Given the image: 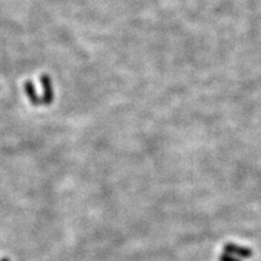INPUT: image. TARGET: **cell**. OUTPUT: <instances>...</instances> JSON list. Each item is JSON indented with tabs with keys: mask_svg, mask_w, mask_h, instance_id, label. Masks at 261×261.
Listing matches in <instances>:
<instances>
[{
	"mask_svg": "<svg viewBox=\"0 0 261 261\" xmlns=\"http://www.w3.org/2000/svg\"><path fill=\"white\" fill-rule=\"evenodd\" d=\"M40 84L43 87V105L49 106L54 102L55 99V91H54V85L50 76L48 74H43L40 76Z\"/></svg>",
	"mask_w": 261,
	"mask_h": 261,
	"instance_id": "1",
	"label": "cell"
},
{
	"mask_svg": "<svg viewBox=\"0 0 261 261\" xmlns=\"http://www.w3.org/2000/svg\"><path fill=\"white\" fill-rule=\"evenodd\" d=\"M223 249H224V252H227V254L238 256L241 258H249L252 255V251L249 248L240 246V245H236L233 243L226 244Z\"/></svg>",
	"mask_w": 261,
	"mask_h": 261,
	"instance_id": "2",
	"label": "cell"
},
{
	"mask_svg": "<svg viewBox=\"0 0 261 261\" xmlns=\"http://www.w3.org/2000/svg\"><path fill=\"white\" fill-rule=\"evenodd\" d=\"M24 91H25L29 100L33 106L38 107V106L43 105L42 97L38 95L37 91L35 89V85L33 84L32 81H27L25 83H24Z\"/></svg>",
	"mask_w": 261,
	"mask_h": 261,
	"instance_id": "3",
	"label": "cell"
},
{
	"mask_svg": "<svg viewBox=\"0 0 261 261\" xmlns=\"http://www.w3.org/2000/svg\"><path fill=\"white\" fill-rule=\"evenodd\" d=\"M220 261H240V259L233 255L227 254V252H223V254L220 256Z\"/></svg>",
	"mask_w": 261,
	"mask_h": 261,
	"instance_id": "4",
	"label": "cell"
},
{
	"mask_svg": "<svg viewBox=\"0 0 261 261\" xmlns=\"http://www.w3.org/2000/svg\"><path fill=\"white\" fill-rule=\"evenodd\" d=\"M0 261H10V260L8 258H2V259H0Z\"/></svg>",
	"mask_w": 261,
	"mask_h": 261,
	"instance_id": "5",
	"label": "cell"
}]
</instances>
